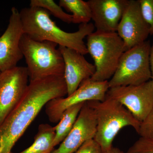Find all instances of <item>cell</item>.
I'll return each mask as SVG.
<instances>
[{"instance_id":"cell-1","label":"cell","mask_w":153,"mask_h":153,"mask_svg":"<svg viewBox=\"0 0 153 153\" xmlns=\"http://www.w3.org/2000/svg\"><path fill=\"white\" fill-rule=\"evenodd\" d=\"M66 95L63 75L30 82L22 101L0 125V153H13L14 146L44 106Z\"/></svg>"},{"instance_id":"cell-2","label":"cell","mask_w":153,"mask_h":153,"mask_svg":"<svg viewBox=\"0 0 153 153\" xmlns=\"http://www.w3.org/2000/svg\"><path fill=\"white\" fill-rule=\"evenodd\" d=\"M20 14L24 34L33 40L52 42L58 46L74 49L83 55L88 53L83 40L95 29L92 23L80 24L77 31L68 33L56 25L45 9L30 7L22 9Z\"/></svg>"},{"instance_id":"cell-3","label":"cell","mask_w":153,"mask_h":153,"mask_svg":"<svg viewBox=\"0 0 153 153\" xmlns=\"http://www.w3.org/2000/svg\"><path fill=\"white\" fill-rule=\"evenodd\" d=\"M94 110L97 120V131L94 139L102 152L113 147L115 137L121 129L131 126L137 133L140 125L132 114L119 102L106 96L102 101L87 102Z\"/></svg>"},{"instance_id":"cell-4","label":"cell","mask_w":153,"mask_h":153,"mask_svg":"<svg viewBox=\"0 0 153 153\" xmlns=\"http://www.w3.org/2000/svg\"><path fill=\"white\" fill-rule=\"evenodd\" d=\"M58 45L33 40L24 34L20 43L30 82L49 76L64 75V63Z\"/></svg>"},{"instance_id":"cell-5","label":"cell","mask_w":153,"mask_h":153,"mask_svg":"<svg viewBox=\"0 0 153 153\" xmlns=\"http://www.w3.org/2000/svg\"><path fill=\"white\" fill-rule=\"evenodd\" d=\"M86 47L95 67V73L90 79L95 81H108L125 51L122 39L116 32L96 31L87 36Z\"/></svg>"},{"instance_id":"cell-6","label":"cell","mask_w":153,"mask_h":153,"mask_svg":"<svg viewBox=\"0 0 153 153\" xmlns=\"http://www.w3.org/2000/svg\"><path fill=\"white\" fill-rule=\"evenodd\" d=\"M151 47L150 42L146 41L125 51L114 74L108 80L109 88L138 85L151 80Z\"/></svg>"},{"instance_id":"cell-7","label":"cell","mask_w":153,"mask_h":153,"mask_svg":"<svg viewBox=\"0 0 153 153\" xmlns=\"http://www.w3.org/2000/svg\"><path fill=\"white\" fill-rule=\"evenodd\" d=\"M109 88L108 81H95L90 78L86 79L67 97L49 101L45 105L46 114L51 122L58 123L64 111L72 105L91 100H104Z\"/></svg>"},{"instance_id":"cell-8","label":"cell","mask_w":153,"mask_h":153,"mask_svg":"<svg viewBox=\"0 0 153 153\" xmlns=\"http://www.w3.org/2000/svg\"><path fill=\"white\" fill-rule=\"evenodd\" d=\"M106 96L125 107L141 123L152 108L153 81L151 79L140 85L110 88Z\"/></svg>"},{"instance_id":"cell-9","label":"cell","mask_w":153,"mask_h":153,"mask_svg":"<svg viewBox=\"0 0 153 153\" xmlns=\"http://www.w3.org/2000/svg\"><path fill=\"white\" fill-rule=\"evenodd\" d=\"M29 80L26 66H17L0 73V125L22 101Z\"/></svg>"},{"instance_id":"cell-10","label":"cell","mask_w":153,"mask_h":153,"mask_svg":"<svg viewBox=\"0 0 153 153\" xmlns=\"http://www.w3.org/2000/svg\"><path fill=\"white\" fill-rule=\"evenodd\" d=\"M24 35L20 12L15 7L11 13L7 27L0 37V71L3 72L17 66L23 57L20 47Z\"/></svg>"},{"instance_id":"cell-11","label":"cell","mask_w":153,"mask_h":153,"mask_svg":"<svg viewBox=\"0 0 153 153\" xmlns=\"http://www.w3.org/2000/svg\"><path fill=\"white\" fill-rule=\"evenodd\" d=\"M117 33L124 42L125 51L146 41L150 34L138 1L129 0L118 26Z\"/></svg>"},{"instance_id":"cell-12","label":"cell","mask_w":153,"mask_h":153,"mask_svg":"<svg viewBox=\"0 0 153 153\" xmlns=\"http://www.w3.org/2000/svg\"><path fill=\"white\" fill-rule=\"evenodd\" d=\"M96 131L95 112L86 102L68 136L51 153H74L85 142L94 139Z\"/></svg>"},{"instance_id":"cell-13","label":"cell","mask_w":153,"mask_h":153,"mask_svg":"<svg viewBox=\"0 0 153 153\" xmlns=\"http://www.w3.org/2000/svg\"><path fill=\"white\" fill-rule=\"evenodd\" d=\"M58 49L64 61V78L68 96L78 88L82 81L93 76L95 67L76 50L63 46H58Z\"/></svg>"},{"instance_id":"cell-14","label":"cell","mask_w":153,"mask_h":153,"mask_svg":"<svg viewBox=\"0 0 153 153\" xmlns=\"http://www.w3.org/2000/svg\"><path fill=\"white\" fill-rule=\"evenodd\" d=\"M88 2L96 31L117 33L129 0H89Z\"/></svg>"},{"instance_id":"cell-15","label":"cell","mask_w":153,"mask_h":153,"mask_svg":"<svg viewBox=\"0 0 153 153\" xmlns=\"http://www.w3.org/2000/svg\"><path fill=\"white\" fill-rule=\"evenodd\" d=\"M55 135L54 127L48 124H41L38 127L33 143L25 150L18 153H51L55 147Z\"/></svg>"},{"instance_id":"cell-16","label":"cell","mask_w":153,"mask_h":153,"mask_svg":"<svg viewBox=\"0 0 153 153\" xmlns=\"http://www.w3.org/2000/svg\"><path fill=\"white\" fill-rule=\"evenodd\" d=\"M85 102L72 105L63 113L58 124L54 127L55 131L54 141L55 147L61 143L68 136Z\"/></svg>"},{"instance_id":"cell-17","label":"cell","mask_w":153,"mask_h":153,"mask_svg":"<svg viewBox=\"0 0 153 153\" xmlns=\"http://www.w3.org/2000/svg\"><path fill=\"white\" fill-rule=\"evenodd\" d=\"M59 5L72 13L73 24H87L91 20V10L88 1L83 0H60Z\"/></svg>"},{"instance_id":"cell-18","label":"cell","mask_w":153,"mask_h":153,"mask_svg":"<svg viewBox=\"0 0 153 153\" xmlns=\"http://www.w3.org/2000/svg\"><path fill=\"white\" fill-rule=\"evenodd\" d=\"M30 7H38L45 9L62 22L72 23V16L64 12L62 8L53 0H31Z\"/></svg>"},{"instance_id":"cell-19","label":"cell","mask_w":153,"mask_h":153,"mask_svg":"<svg viewBox=\"0 0 153 153\" xmlns=\"http://www.w3.org/2000/svg\"><path fill=\"white\" fill-rule=\"evenodd\" d=\"M126 153H153V140L140 137Z\"/></svg>"},{"instance_id":"cell-20","label":"cell","mask_w":153,"mask_h":153,"mask_svg":"<svg viewBox=\"0 0 153 153\" xmlns=\"http://www.w3.org/2000/svg\"><path fill=\"white\" fill-rule=\"evenodd\" d=\"M142 14L153 36V0H138Z\"/></svg>"},{"instance_id":"cell-21","label":"cell","mask_w":153,"mask_h":153,"mask_svg":"<svg viewBox=\"0 0 153 153\" xmlns=\"http://www.w3.org/2000/svg\"><path fill=\"white\" fill-rule=\"evenodd\" d=\"M137 133L141 137L153 140V106L147 117L141 123Z\"/></svg>"},{"instance_id":"cell-22","label":"cell","mask_w":153,"mask_h":153,"mask_svg":"<svg viewBox=\"0 0 153 153\" xmlns=\"http://www.w3.org/2000/svg\"><path fill=\"white\" fill-rule=\"evenodd\" d=\"M101 147L93 139L83 144L74 153H102Z\"/></svg>"},{"instance_id":"cell-23","label":"cell","mask_w":153,"mask_h":153,"mask_svg":"<svg viewBox=\"0 0 153 153\" xmlns=\"http://www.w3.org/2000/svg\"><path fill=\"white\" fill-rule=\"evenodd\" d=\"M149 63L150 67L152 79L153 81V41L152 45H151L150 52L149 55Z\"/></svg>"},{"instance_id":"cell-24","label":"cell","mask_w":153,"mask_h":153,"mask_svg":"<svg viewBox=\"0 0 153 153\" xmlns=\"http://www.w3.org/2000/svg\"><path fill=\"white\" fill-rule=\"evenodd\" d=\"M102 153H124L123 151L121 150L120 149L117 147H113L109 150L106 152H102Z\"/></svg>"},{"instance_id":"cell-25","label":"cell","mask_w":153,"mask_h":153,"mask_svg":"<svg viewBox=\"0 0 153 153\" xmlns=\"http://www.w3.org/2000/svg\"><path fill=\"white\" fill-rule=\"evenodd\" d=\"M1 73V71H0V73Z\"/></svg>"}]
</instances>
